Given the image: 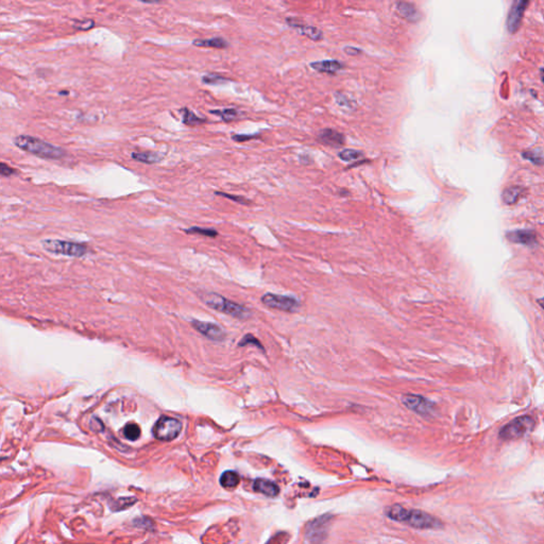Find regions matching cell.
I'll use <instances>...</instances> for the list:
<instances>
[{
    "label": "cell",
    "mask_w": 544,
    "mask_h": 544,
    "mask_svg": "<svg viewBox=\"0 0 544 544\" xmlns=\"http://www.w3.org/2000/svg\"><path fill=\"white\" fill-rule=\"evenodd\" d=\"M13 144L24 152L31 153L44 160H61L67 155L66 150L45 140L30 135H18L13 138Z\"/></svg>",
    "instance_id": "1"
},
{
    "label": "cell",
    "mask_w": 544,
    "mask_h": 544,
    "mask_svg": "<svg viewBox=\"0 0 544 544\" xmlns=\"http://www.w3.org/2000/svg\"><path fill=\"white\" fill-rule=\"evenodd\" d=\"M202 300L204 301V303L207 306H210L211 308L216 309V311L224 313L227 315H230L232 317L238 318V319H244V318H247L250 315L249 311L246 307L241 306L237 303H234L232 302V301L225 299L217 294H212V292L211 294H205L202 296Z\"/></svg>",
    "instance_id": "2"
},
{
    "label": "cell",
    "mask_w": 544,
    "mask_h": 544,
    "mask_svg": "<svg viewBox=\"0 0 544 544\" xmlns=\"http://www.w3.org/2000/svg\"><path fill=\"white\" fill-rule=\"evenodd\" d=\"M535 428V420L530 416L518 417L507 423L500 431V438L503 440H516L524 437Z\"/></svg>",
    "instance_id": "3"
},
{
    "label": "cell",
    "mask_w": 544,
    "mask_h": 544,
    "mask_svg": "<svg viewBox=\"0 0 544 544\" xmlns=\"http://www.w3.org/2000/svg\"><path fill=\"white\" fill-rule=\"evenodd\" d=\"M44 249L48 252L54 254H61L72 257H81L87 252L86 246L78 244V242L65 241L58 239H46L41 242Z\"/></svg>",
    "instance_id": "4"
},
{
    "label": "cell",
    "mask_w": 544,
    "mask_h": 544,
    "mask_svg": "<svg viewBox=\"0 0 544 544\" xmlns=\"http://www.w3.org/2000/svg\"><path fill=\"white\" fill-rule=\"evenodd\" d=\"M181 430L182 424L179 420L170 417H162L154 425L153 435L158 440L170 441L179 436Z\"/></svg>",
    "instance_id": "5"
},
{
    "label": "cell",
    "mask_w": 544,
    "mask_h": 544,
    "mask_svg": "<svg viewBox=\"0 0 544 544\" xmlns=\"http://www.w3.org/2000/svg\"><path fill=\"white\" fill-rule=\"evenodd\" d=\"M405 523L415 527V529L421 530L440 529L442 526V523L436 518L421 512V510H409Z\"/></svg>",
    "instance_id": "6"
},
{
    "label": "cell",
    "mask_w": 544,
    "mask_h": 544,
    "mask_svg": "<svg viewBox=\"0 0 544 544\" xmlns=\"http://www.w3.org/2000/svg\"><path fill=\"white\" fill-rule=\"evenodd\" d=\"M262 302L265 306L279 309L282 312H295L299 307L298 301L288 296H282V295H274V294H266L262 297Z\"/></svg>",
    "instance_id": "7"
},
{
    "label": "cell",
    "mask_w": 544,
    "mask_h": 544,
    "mask_svg": "<svg viewBox=\"0 0 544 544\" xmlns=\"http://www.w3.org/2000/svg\"><path fill=\"white\" fill-rule=\"evenodd\" d=\"M402 402L409 411H413L418 415L430 416L434 413V404L430 400L422 396L405 395L402 399Z\"/></svg>",
    "instance_id": "8"
},
{
    "label": "cell",
    "mask_w": 544,
    "mask_h": 544,
    "mask_svg": "<svg viewBox=\"0 0 544 544\" xmlns=\"http://www.w3.org/2000/svg\"><path fill=\"white\" fill-rule=\"evenodd\" d=\"M529 5L530 1L525 0H516L513 3L507 17V29L510 34H515L520 29L524 13Z\"/></svg>",
    "instance_id": "9"
},
{
    "label": "cell",
    "mask_w": 544,
    "mask_h": 544,
    "mask_svg": "<svg viewBox=\"0 0 544 544\" xmlns=\"http://www.w3.org/2000/svg\"><path fill=\"white\" fill-rule=\"evenodd\" d=\"M194 328L208 339H212L215 341H221L225 338V333L220 328L219 325L211 323V322H203L199 320H194L191 322Z\"/></svg>",
    "instance_id": "10"
},
{
    "label": "cell",
    "mask_w": 544,
    "mask_h": 544,
    "mask_svg": "<svg viewBox=\"0 0 544 544\" xmlns=\"http://www.w3.org/2000/svg\"><path fill=\"white\" fill-rule=\"evenodd\" d=\"M396 10L402 18L409 22H418L422 18V14L418 10L415 3L407 1H399L396 4Z\"/></svg>",
    "instance_id": "11"
},
{
    "label": "cell",
    "mask_w": 544,
    "mask_h": 544,
    "mask_svg": "<svg viewBox=\"0 0 544 544\" xmlns=\"http://www.w3.org/2000/svg\"><path fill=\"white\" fill-rule=\"evenodd\" d=\"M506 237L514 244H521L525 246L537 245V234L531 230H517L509 232L507 233Z\"/></svg>",
    "instance_id": "12"
},
{
    "label": "cell",
    "mask_w": 544,
    "mask_h": 544,
    "mask_svg": "<svg viewBox=\"0 0 544 544\" xmlns=\"http://www.w3.org/2000/svg\"><path fill=\"white\" fill-rule=\"evenodd\" d=\"M318 139L330 147H341L345 144V135L334 129H324L318 134Z\"/></svg>",
    "instance_id": "13"
},
{
    "label": "cell",
    "mask_w": 544,
    "mask_h": 544,
    "mask_svg": "<svg viewBox=\"0 0 544 544\" xmlns=\"http://www.w3.org/2000/svg\"><path fill=\"white\" fill-rule=\"evenodd\" d=\"M287 22L290 27L296 28L301 34L307 36L314 41H319L323 38V33L320 29H318L314 26H308V24H304L302 22H298L294 18H288Z\"/></svg>",
    "instance_id": "14"
},
{
    "label": "cell",
    "mask_w": 544,
    "mask_h": 544,
    "mask_svg": "<svg viewBox=\"0 0 544 544\" xmlns=\"http://www.w3.org/2000/svg\"><path fill=\"white\" fill-rule=\"evenodd\" d=\"M309 66L316 71L324 72V73H336L337 71L344 68V63L339 62L338 60H324V61H317L312 62Z\"/></svg>",
    "instance_id": "15"
},
{
    "label": "cell",
    "mask_w": 544,
    "mask_h": 544,
    "mask_svg": "<svg viewBox=\"0 0 544 544\" xmlns=\"http://www.w3.org/2000/svg\"><path fill=\"white\" fill-rule=\"evenodd\" d=\"M254 490L268 497H277L280 492L278 485L268 480L258 479L254 482Z\"/></svg>",
    "instance_id": "16"
},
{
    "label": "cell",
    "mask_w": 544,
    "mask_h": 544,
    "mask_svg": "<svg viewBox=\"0 0 544 544\" xmlns=\"http://www.w3.org/2000/svg\"><path fill=\"white\" fill-rule=\"evenodd\" d=\"M192 45L202 48H215V49H224L229 46L228 41L222 37H212V38H197L192 41Z\"/></svg>",
    "instance_id": "17"
},
{
    "label": "cell",
    "mask_w": 544,
    "mask_h": 544,
    "mask_svg": "<svg viewBox=\"0 0 544 544\" xmlns=\"http://www.w3.org/2000/svg\"><path fill=\"white\" fill-rule=\"evenodd\" d=\"M131 157L137 162L152 165L162 162L165 155L158 152H132Z\"/></svg>",
    "instance_id": "18"
},
{
    "label": "cell",
    "mask_w": 544,
    "mask_h": 544,
    "mask_svg": "<svg viewBox=\"0 0 544 544\" xmlns=\"http://www.w3.org/2000/svg\"><path fill=\"white\" fill-rule=\"evenodd\" d=\"M524 192L525 190L520 186H509L504 189L503 194H502V200L505 204L513 205L518 202Z\"/></svg>",
    "instance_id": "19"
},
{
    "label": "cell",
    "mask_w": 544,
    "mask_h": 544,
    "mask_svg": "<svg viewBox=\"0 0 544 544\" xmlns=\"http://www.w3.org/2000/svg\"><path fill=\"white\" fill-rule=\"evenodd\" d=\"M180 113L182 114L183 123H185L186 125H188V127H196V125H200L203 122H205V118L199 117L196 113H194L187 107L181 108Z\"/></svg>",
    "instance_id": "20"
},
{
    "label": "cell",
    "mask_w": 544,
    "mask_h": 544,
    "mask_svg": "<svg viewBox=\"0 0 544 544\" xmlns=\"http://www.w3.org/2000/svg\"><path fill=\"white\" fill-rule=\"evenodd\" d=\"M409 509H406L405 507L401 505H393L387 509V516L395 521L399 522H405Z\"/></svg>",
    "instance_id": "21"
},
{
    "label": "cell",
    "mask_w": 544,
    "mask_h": 544,
    "mask_svg": "<svg viewBox=\"0 0 544 544\" xmlns=\"http://www.w3.org/2000/svg\"><path fill=\"white\" fill-rule=\"evenodd\" d=\"M239 476L234 471L224 472L220 478V484L224 488H235L239 484Z\"/></svg>",
    "instance_id": "22"
},
{
    "label": "cell",
    "mask_w": 544,
    "mask_h": 544,
    "mask_svg": "<svg viewBox=\"0 0 544 544\" xmlns=\"http://www.w3.org/2000/svg\"><path fill=\"white\" fill-rule=\"evenodd\" d=\"M338 156L340 160H342L344 162L351 163V162L359 160V158H362L364 156V153L362 151H359V150H355V149H345L338 153Z\"/></svg>",
    "instance_id": "23"
},
{
    "label": "cell",
    "mask_w": 544,
    "mask_h": 544,
    "mask_svg": "<svg viewBox=\"0 0 544 544\" xmlns=\"http://www.w3.org/2000/svg\"><path fill=\"white\" fill-rule=\"evenodd\" d=\"M211 114H214L216 116H219L223 121H232L235 120L239 116V113L235 108H224V110H212L210 111Z\"/></svg>",
    "instance_id": "24"
},
{
    "label": "cell",
    "mask_w": 544,
    "mask_h": 544,
    "mask_svg": "<svg viewBox=\"0 0 544 544\" xmlns=\"http://www.w3.org/2000/svg\"><path fill=\"white\" fill-rule=\"evenodd\" d=\"M123 435L125 438L131 441L138 439L140 436L139 426L135 423H130L128 425H125V428L123 429Z\"/></svg>",
    "instance_id": "25"
},
{
    "label": "cell",
    "mask_w": 544,
    "mask_h": 544,
    "mask_svg": "<svg viewBox=\"0 0 544 544\" xmlns=\"http://www.w3.org/2000/svg\"><path fill=\"white\" fill-rule=\"evenodd\" d=\"M202 82L208 85H217V84H222V83H225V82H229V79L224 78L220 76V74H217V73H208L203 76Z\"/></svg>",
    "instance_id": "26"
},
{
    "label": "cell",
    "mask_w": 544,
    "mask_h": 544,
    "mask_svg": "<svg viewBox=\"0 0 544 544\" xmlns=\"http://www.w3.org/2000/svg\"><path fill=\"white\" fill-rule=\"evenodd\" d=\"M186 233L188 234H200V235H204V236H208V237H215L218 235V233H217V231H215L214 229H203V228H199V227H194V228H190V229H187L185 230Z\"/></svg>",
    "instance_id": "27"
},
{
    "label": "cell",
    "mask_w": 544,
    "mask_h": 544,
    "mask_svg": "<svg viewBox=\"0 0 544 544\" xmlns=\"http://www.w3.org/2000/svg\"><path fill=\"white\" fill-rule=\"evenodd\" d=\"M523 157L525 160L531 161L533 164L536 165H544V157L541 156L539 153L535 151H525L523 152Z\"/></svg>",
    "instance_id": "28"
},
{
    "label": "cell",
    "mask_w": 544,
    "mask_h": 544,
    "mask_svg": "<svg viewBox=\"0 0 544 544\" xmlns=\"http://www.w3.org/2000/svg\"><path fill=\"white\" fill-rule=\"evenodd\" d=\"M215 195L217 196H221V197H224L227 199H230L232 201H235V202L237 203H240V204H244V205H248L250 203V201L244 197H240V196H234V195H230V194H227V192H221V191H215Z\"/></svg>",
    "instance_id": "29"
},
{
    "label": "cell",
    "mask_w": 544,
    "mask_h": 544,
    "mask_svg": "<svg viewBox=\"0 0 544 544\" xmlns=\"http://www.w3.org/2000/svg\"><path fill=\"white\" fill-rule=\"evenodd\" d=\"M247 345H253L255 347H257L258 349H262L264 350L263 346L261 342H259L254 336H252V335H246V336L242 338L239 342V347H244V346H247Z\"/></svg>",
    "instance_id": "30"
},
{
    "label": "cell",
    "mask_w": 544,
    "mask_h": 544,
    "mask_svg": "<svg viewBox=\"0 0 544 544\" xmlns=\"http://www.w3.org/2000/svg\"><path fill=\"white\" fill-rule=\"evenodd\" d=\"M95 26V21L91 20V19H87V20H84V21H76V23L73 24V28H76L78 30H82V31H86V30H89Z\"/></svg>",
    "instance_id": "31"
},
{
    "label": "cell",
    "mask_w": 544,
    "mask_h": 544,
    "mask_svg": "<svg viewBox=\"0 0 544 544\" xmlns=\"http://www.w3.org/2000/svg\"><path fill=\"white\" fill-rule=\"evenodd\" d=\"M335 99H336V102H337L339 105L344 106V107L352 108V101H351V100H349L346 96H344V95H341V94L337 93V94H335Z\"/></svg>",
    "instance_id": "32"
},
{
    "label": "cell",
    "mask_w": 544,
    "mask_h": 544,
    "mask_svg": "<svg viewBox=\"0 0 544 544\" xmlns=\"http://www.w3.org/2000/svg\"><path fill=\"white\" fill-rule=\"evenodd\" d=\"M0 173H1L2 177L9 178L16 173V169H14L13 167L9 165H6L5 163H1V165H0Z\"/></svg>",
    "instance_id": "33"
},
{
    "label": "cell",
    "mask_w": 544,
    "mask_h": 544,
    "mask_svg": "<svg viewBox=\"0 0 544 544\" xmlns=\"http://www.w3.org/2000/svg\"><path fill=\"white\" fill-rule=\"evenodd\" d=\"M257 136L258 134H236V135L232 136V139L237 141V143H244V141L253 139Z\"/></svg>",
    "instance_id": "34"
},
{
    "label": "cell",
    "mask_w": 544,
    "mask_h": 544,
    "mask_svg": "<svg viewBox=\"0 0 544 544\" xmlns=\"http://www.w3.org/2000/svg\"><path fill=\"white\" fill-rule=\"evenodd\" d=\"M345 52L349 55H359L362 53V50L358 49V48H354V47H346L345 48Z\"/></svg>",
    "instance_id": "35"
},
{
    "label": "cell",
    "mask_w": 544,
    "mask_h": 544,
    "mask_svg": "<svg viewBox=\"0 0 544 544\" xmlns=\"http://www.w3.org/2000/svg\"><path fill=\"white\" fill-rule=\"evenodd\" d=\"M538 303H539V304H540V306H541V307H542V308L544 309V298L540 299V300L538 301Z\"/></svg>",
    "instance_id": "36"
},
{
    "label": "cell",
    "mask_w": 544,
    "mask_h": 544,
    "mask_svg": "<svg viewBox=\"0 0 544 544\" xmlns=\"http://www.w3.org/2000/svg\"><path fill=\"white\" fill-rule=\"evenodd\" d=\"M58 94H60V95H68V94H69V91L64 90V91H60V93H58Z\"/></svg>",
    "instance_id": "37"
},
{
    "label": "cell",
    "mask_w": 544,
    "mask_h": 544,
    "mask_svg": "<svg viewBox=\"0 0 544 544\" xmlns=\"http://www.w3.org/2000/svg\"><path fill=\"white\" fill-rule=\"evenodd\" d=\"M541 77H542V81L544 83V68L541 69Z\"/></svg>",
    "instance_id": "38"
}]
</instances>
